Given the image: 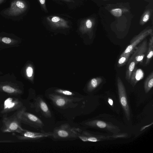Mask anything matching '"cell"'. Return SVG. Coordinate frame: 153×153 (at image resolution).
<instances>
[{
  "label": "cell",
  "mask_w": 153,
  "mask_h": 153,
  "mask_svg": "<svg viewBox=\"0 0 153 153\" xmlns=\"http://www.w3.org/2000/svg\"><path fill=\"white\" fill-rule=\"evenodd\" d=\"M117 83L120 101L126 117L129 120L130 118V110L127 100L126 89L123 82L119 76L117 78Z\"/></svg>",
  "instance_id": "obj_7"
},
{
  "label": "cell",
  "mask_w": 153,
  "mask_h": 153,
  "mask_svg": "<svg viewBox=\"0 0 153 153\" xmlns=\"http://www.w3.org/2000/svg\"><path fill=\"white\" fill-rule=\"evenodd\" d=\"M102 78L101 77H97L92 79L88 86V91H91L94 90L102 82Z\"/></svg>",
  "instance_id": "obj_15"
},
{
  "label": "cell",
  "mask_w": 153,
  "mask_h": 153,
  "mask_svg": "<svg viewBox=\"0 0 153 153\" xmlns=\"http://www.w3.org/2000/svg\"><path fill=\"white\" fill-rule=\"evenodd\" d=\"M1 131L3 132H16L20 134L26 130L22 127V123L16 112L10 117H8L7 114L3 115Z\"/></svg>",
  "instance_id": "obj_3"
},
{
  "label": "cell",
  "mask_w": 153,
  "mask_h": 153,
  "mask_svg": "<svg viewBox=\"0 0 153 153\" xmlns=\"http://www.w3.org/2000/svg\"><path fill=\"white\" fill-rule=\"evenodd\" d=\"M147 40L144 39L141 43L136 47L133 51V53L128 60V61L132 60L135 61L137 64L143 62V59L147 51Z\"/></svg>",
  "instance_id": "obj_11"
},
{
  "label": "cell",
  "mask_w": 153,
  "mask_h": 153,
  "mask_svg": "<svg viewBox=\"0 0 153 153\" xmlns=\"http://www.w3.org/2000/svg\"><path fill=\"white\" fill-rule=\"evenodd\" d=\"M137 64V62L134 60L128 62V65L126 72V78L129 82H130L131 74Z\"/></svg>",
  "instance_id": "obj_17"
},
{
  "label": "cell",
  "mask_w": 153,
  "mask_h": 153,
  "mask_svg": "<svg viewBox=\"0 0 153 153\" xmlns=\"http://www.w3.org/2000/svg\"><path fill=\"white\" fill-rule=\"evenodd\" d=\"M151 34V30H147L141 32L136 36L131 39L129 45L120 56L128 53L132 54L137 45L144 39L149 35Z\"/></svg>",
  "instance_id": "obj_10"
},
{
  "label": "cell",
  "mask_w": 153,
  "mask_h": 153,
  "mask_svg": "<svg viewBox=\"0 0 153 153\" xmlns=\"http://www.w3.org/2000/svg\"><path fill=\"white\" fill-rule=\"evenodd\" d=\"M26 72L27 76L28 77H31L33 73L32 68L30 67H28L26 69Z\"/></svg>",
  "instance_id": "obj_22"
},
{
  "label": "cell",
  "mask_w": 153,
  "mask_h": 153,
  "mask_svg": "<svg viewBox=\"0 0 153 153\" xmlns=\"http://www.w3.org/2000/svg\"><path fill=\"white\" fill-rule=\"evenodd\" d=\"M49 100L56 108V109L60 112L65 115L67 117L68 115H79V106L81 104V102L83 101V97H71L64 96L55 94L51 93L46 97Z\"/></svg>",
  "instance_id": "obj_1"
},
{
  "label": "cell",
  "mask_w": 153,
  "mask_h": 153,
  "mask_svg": "<svg viewBox=\"0 0 153 153\" xmlns=\"http://www.w3.org/2000/svg\"><path fill=\"white\" fill-rule=\"evenodd\" d=\"M2 41L6 44H9L11 42V40L10 38L4 37L2 39Z\"/></svg>",
  "instance_id": "obj_24"
},
{
  "label": "cell",
  "mask_w": 153,
  "mask_h": 153,
  "mask_svg": "<svg viewBox=\"0 0 153 153\" xmlns=\"http://www.w3.org/2000/svg\"><path fill=\"white\" fill-rule=\"evenodd\" d=\"M153 86V72L152 71L146 79L144 84L145 93H148Z\"/></svg>",
  "instance_id": "obj_16"
},
{
  "label": "cell",
  "mask_w": 153,
  "mask_h": 153,
  "mask_svg": "<svg viewBox=\"0 0 153 153\" xmlns=\"http://www.w3.org/2000/svg\"><path fill=\"white\" fill-rule=\"evenodd\" d=\"M113 14L115 16L119 17L122 15V11L120 9H113L111 10Z\"/></svg>",
  "instance_id": "obj_20"
},
{
  "label": "cell",
  "mask_w": 153,
  "mask_h": 153,
  "mask_svg": "<svg viewBox=\"0 0 153 153\" xmlns=\"http://www.w3.org/2000/svg\"><path fill=\"white\" fill-rule=\"evenodd\" d=\"M19 134V135H16V137L19 140L34 141L51 137L52 135V132H47L42 131L41 132H35L26 130L22 133Z\"/></svg>",
  "instance_id": "obj_5"
},
{
  "label": "cell",
  "mask_w": 153,
  "mask_h": 153,
  "mask_svg": "<svg viewBox=\"0 0 153 153\" xmlns=\"http://www.w3.org/2000/svg\"><path fill=\"white\" fill-rule=\"evenodd\" d=\"M149 15L148 14H146L144 16L143 18V21L144 22H146L149 20Z\"/></svg>",
  "instance_id": "obj_25"
},
{
  "label": "cell",
  "mask_w": 153,
  "mask_h": 153,
  "mask_svg": "<svg viewBox=\"0 0 153 153\" xmlns=\"http://www.w3.org/2000/svg\"><path fill=\"white\" fill-rule=\"evenodd\" d=\"M21 123L36 129H42L44 125L42 120L35 115L26 111L25 106L16 111Z\"/></svg>",
  "instance_id": "obj_4"
},
{
  "label": "cell",
  "mask_w": 153,
  "mask_h": 153,
  "mask_svg": "<svg viewBox=\"0 0 153 153\" xmlns=\"http://www.w3.org/2000/svg\"><path fill=\"white\" fill-rule=\"evenodd\" d=\"M31 107L34 108L36 112H40L46 118L51 117V112L43 97L38 96L36 97L33 102L31 104Z\"/></svg>",
  "instance_id": "obj_9"
},
{
  "label": "cell",
  "mask_w": 153,
  "mask_h": 153,
  "mask_svg": "<svg viewBox=\"0 0 153 153\" xmlns=\"http://www.w3.org/2000/svg\"><path fill=\"white\" fill-rule=\"evenodd\" d=\"M41 7L46 12H48L46 8L45 1L46 0H38Z\"/></svg>",
  "instance_id": "obj_21"
},
{
  "label": "cell",
  "mask_w": 153,
  "mask_h": 153,
  "mask_svg": "<svg viewBox=\"0 0 153 153\" xmlns=\"http://www.w3.org/2000/svg\"><path fill=\"white\" fill-rule=\"evenodd\" d=\"M4 0H0V4L2 3Z\"/></svg>",
  "instance_id": "obj_29"
},
{
  "label": "cell",
  "mask_w": 153,
  "mask_h": 153,
  "mask_svg": "<svg viewBox=\"0 0 153 153\" xmlns=\"http://www.w3.org/2000/svg\"><path fill=\"white\" fill-rule=\"evenodd\" d=\"M131 54L128 53L120 56L118 60L117 67H120L123 66L128 60Z\"/></svg>",
  "instance_id": "obj_19"
},
{
  "label": "cell",
  "mask_w": 153,
  "mask_h": 153,
  "mask_svg": "<svg viewBox=\"0 0 153 153\" xmlns=\"http://www.w3.org/2000/svg\"><path fill=\"white\" fill-rule=\"evenodd\" d=\"M152 124H150L149 125H147V126H144L141 129V130H140V131H142L143 130L145 129L146 128V127H149V126H150V125H151Z\"/></svg>",
  "instance_id": "obj_28"
},
{
  "label": "cell",
  "mask_w": 153,
  "mask_h": 153,
  "mask_svg": "<svg viewBox=\"0 0 153 153\" xmlns=\"http://www.w3.org/2000/svg\"><path fill=\"white\" fill-rule=\"evenodd\" d=\"M108 102L111 106H112L113 105V101L111 98H109L108 99Z\"/></svg>",
  "instance_id": "obj_26"
},
{
  "label": "cell",
  "mask_w": 153,
  "mask_h": 153,
  "mask_svg": "<svg viewBox=\"0 0 153 153\" xmlns=\"http://www.w3.org/2000/svg\"><path fill=\"white\" fill-rule=\"evenodd\" d=\"M54 93L63 96L76 97H82L80 96L76 95L75 93L70 91L62 90L61 89H56L54 91Z\"/></svg>",
  "instance_id": "obj_18"
},
{
  "label": "cell",
  "mask_w": 153,
  "mask_h": 153,
  "mask_svg": "<svg viewBox=\"0 0 153 153\" xmlns=\"http://www.w3.org/2000/svg\"><path fill=\"white\" fill-rule=\"evenodd\" d=\"M81 129L72 127L65 123L55 127L52 132V137L56 141H66L75 140L78 138Z\"/></svg>",
  "instance_id": "obj_2"
},
{
  "label": "cell",
  "mask_w": 153,
  "mask_h": 153,
  "mask_svg": "<svg viewBox=\"0 0 153 153\" xmlns=\"http://www.w3.org/2000/svg\"><path fill=\"white\" fill-rule=\"evenodd\" d=\"M151 35V36L149 39L146 59L145 63V65L146 66L149 64L153 55V36L152 33Z\"/></svg>",
  "instance_id": "obj_14"
},
{
  "label": "cell",
  "mask_w": 153,
  "mask_h": 153,
  "mask_svg": "<svg viewBox=\"0 0 153 153\" xmlns=\"http://www.w3.org/2000/svg\"><path fill=\"white\" fill-rule=\"evenodd\" d=\"M47 20L52 25L57 27H65L68 22L65 19L57 16H50L46 18Z\"/></svg>",
  "instance_id": "obj_12"
},
{
  "label": "cell",
  "mask_w": 153,
  "mask_h": 153,
  "mask_svg": "<svg viewBox=\"0 0 153 153\" xmlns=\"http://www.w3.org/2000/svg\"><path fill=\"white\" fill-rule=\"evenodd\" d=\"M143 76L144 73L142 70L140 69H137L135 68L131 74L129 82L133 86H134Z\"/></svg>",
  "instance_id": "obj_13"
},
{
  "label": "cell",
  "mask_w": 153,
  "mask_h": 153,
  "mask_svg": "<svg viewBox=\"0 0 153 153\" xmlns=\"http://www.w3.org/2000/svg\"><path fill=\"white\" fill-rule=\"evenodd\" d=\"M85 25L88 29H91L92 26V23L91 20L90 19L87 20L85 22Z\"/></svg>",
  "instance_id": "obj_23"
},
{
  "label": "cell",
  "mask_w": 153,
  "mask_h": 153,
  "mask_svg": "<svg viewBox=\"0 0 153 153\" xmlns=\"http://www.w3.org/2000/svg\"><path fill=\"white\" fill-rule=\"evenodd\" d=\"M24 107L23 103L19 99L8 97L4 100L1 107L0 113L3 115L15 111H18Z\"/></svg>",
  "instance_id": "obj_6"
},
{
  "label": "cell",
  "mask_w": 153,
  "mask_h": 153,
  "mask_svg": "<svg viewBox=\"0 0 153 153\" xmlns=\"http://www.w3.org/2000/svg\"><path fill=\"white\" fill-rule=\"evenodd\" d=\"M67 2H74V0H61Z\"/></svg>",
  "instance_id": "obj_27"
},
{
  "label": "cell",
  "mask_w": 153,
  "mask_h": 153,
  "mask_svg": "<svg viewBox=\"0 0 153 153\" xmlns=\"http://www.w3.org/2000/svg\"><path fill=\"white\" fill-rule=\"evenodd\" d=\"M27 8V3L23 0H15L12 1L10 7L4 11L10 16H16L24 13Z\"/></svg>",
  "instance_id": "obj_8"
}]
</instances>
